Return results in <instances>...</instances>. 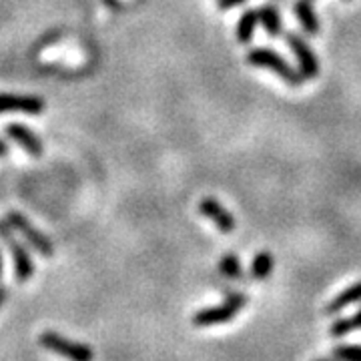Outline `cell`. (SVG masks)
Segmentation results:
<instances>
[{"label":"cell","mask_w":361,"mask_h":361,"mask_svg":"<svg viewBox=\"0 0 361 361\" xmlns=\"http://www.w3.org/2000/svg\"><path fill=\"white\" fill-rule=\"evenodd\" d=\"M0 277H2V253H0Z\"/></svg>","instance_id":"7402d4cb"},{"label":"cell","mask_w":361,"mask_h":361,"mask_svg":"<svg viewBox=\"0 0 361 361\" xmlns=\"http://www.w3.org/2000/svg\"><path fill=\"white\" fill-rule=\"evenodd\" d=\"M103 2L111 8V11H123V8H125V4H123L121 0H103Z\"/></svg>","instance_id":"d6986e66"},{"label":"cell","mask_w":361,"mask_h":361,"mask_svg":"<svg viewBox=\"0 0 361 361\" xmlns=\"http://www.w3.org/2000/svg\"><path fill=\"white\" fill-rule=\"evenodd\" d=\"M259 14V23L263 25L265 28V32L269 35V37H279L281 32H283V20H281V14L279 11L275 8V6H271V4H265V6H261L257 11Z\"/></svg>","instance_id":"7c38bea8"},{"label":"cell","mask_w":361,"mask_h":361,"mask_svg":"<svg viewBox=\"0 0 361 361\" xmlns=\"http://www.w3.org/2000/svg\"><path fill=\"white\" fill-rule=\"evenodd\" d=\"M293 11H295L299 25L303 26V30L311 37H315L319 32V18H317V13L310 0H297Z\"/></svg>","instance_id":"30bf717a"},{"label":"cell","mask_w":361,"mask_h":361,"mask_svg":"<svg viewBox=\"0 0 361 361\" xmlns=\"http://www.w3.org/2000/svg\"><path fill=\"white\" fill-rule=\"evenodd\" d=\"M247 63L251 66H257V68L273 71L289 87H301V82H303V77L299 75V71H297L295 66L289 65L281 54H277L271 49H265V47L251 49V51L247 52Z\"/></svg>","instance_id":"6da1fadb"},{"label":"cell","mask_w":361,"mask_h":361,"mask_svg":"<svg viewBox=\"0 0 361 361\" xmlns=\"http://www.w3.org/2000/svg\"><path fill=\"white\" fill-rule=\"evenodd\" d=\"M44 111V101L35 94H13L0 92V115L4 113H25V115H40Z\"/></svg>","instance_id":"52a82bcc"},{"label":"cell","mask_w":361,"mask_h":361,"mask_svg":"<svg viewBox=\"0 0 361 361\" xmlns=\"http://www.w3.org/2000/svg\"><path fill=\"white\" fill-rule=\"evenodd\" d=\"M6 223L13 227L14 231L20 233L25 237L26 243L32 247L35 251H39L40 255H44V257H52L54 255V245H52V241L49 239V235L39 231L20 211H8Z\"/></svg>","instance_id":"5b68a950"},{"label":"cell","mask_w":361,"mask_h":361,"mask_svg":"<svg viewBox=\"0 0 361 361\" xmlns=\"http://www.w3.org/2000/svg\"><path fill=\"white\" fill-rule=\"evenodd\" d=\"M8 295V291H6V287L4 285H0V307H2V303H4V299Z\"/></svg>","instance_id":"ffe728a7"},{"label":"cell","mask_w":361,"mask_h":361,"mask_svg":"<svg viewBox=\"0 0 361 361\" xmlns=\"http://www.w3.org/2000/svg\"><path fill=\"white\" fill-rule=\"evenodd\" d=\"M245 0H219V8L221 11H229V8H235L239 4H243Z\"/></svg>","instance_id":"ac0fdd59"},{"label":"cell","mask_w":361,"mask_h":361,"mask_svg":"<svg viewBox=\"0 0 361 361\" xmlns=\"http://www.w3.org/2000/svg\"><path fill=\"white\" fill-rule=\"evenodd\" d=\"M247 297L243 293H231L225 297V301L221 305L205 307V310L197 311L193 315V325L197 327H213V325H223L229 323L233 317H237V313L245 307Z\"/></svg>","instance_id":"7a4b0ae2"},{"label":"cell","mask_w":361,"mask_h":361,"mask_svg":"<svg viewBox=\"0 0 361 361\" xmlns=\"http://www.w3.org/2000/svg\"><path fill=\"white\" fill-rule=\"evenodd\" d=\"M334 355L339 361H361V345H339L334 349Z\"/></svg>","instance_id":"e0dca14e"},{"label":"cell","mask_w":361,"mask_h":361,"mask_svg":"<svg viewBox=\"0 0 361 361\" xmlns=\"http://www.w3.org/2000/svg\"><path fill=\"white\" fill-rule=\"evenodd\" d=\"M355 329H361V310L355 315H351V317L336 319V322L331 323V327H329V334L334 337H343L351 334V331H355Z\"/></svg>","instance_id":"9a60e30c"},{"label":"cell","mask_w":361,"mask_h":361,"mask_svg":"<svg viewBox=\"0 0 361 361\" xmlns=\"http://www.w3.org/2000/svg\"><path fill=\"white\" fill-rule=\"evenodd\" d=\"M199 213L205 215L209 221H213V225H215L221 233L235 231V217H233L225 207L221 205L217 199H211V197L203 199V201L199 203Z\"/></svg>","instance_id":"9c48e42d"},{"label":"cell","mask_w":361,"mask_h":361,"mask_svg":"<svg viewBox=\"0 0 361 361\" xmlns=\"http://www.w3.org/2000/svg\"><path fill=\"white\" fill-rule=\"evenodd\" d=\"M4 133H6L8 139H13L20 149H25L30 157H40L44 153L42 141H40L39 137L28 129L26 125H20V123H8V125L4 127Z\"/></svg>","instance_id":"ba28073f"},{"label":"cell","mask_w":361,"mask_h":361,"mask_svg":"<svg viewBox=\"0 0 361 361\" xmlns=\"http://www.w3.org/2000/svg\"><path fill=\"white\" fill-rule=\"evenodd\" d=\"M361 301V281L357 283L349 285L348 289H343L336 299H331L329 303H327V307H325V313L327 315H336L341 310H345L349 305H353V303H360Z\"/></svg>","instance_id":"8fae6325"},{"label":"cell","mask_w":361,"mask_h":361,"mask_svg":"<svg viewBox=\"0 0 361 361\" xmlns=\"http://www.w3.org/2000/svg\"><path fill=\"white\" fill-rule=\"evenodd\" d=\"M4 155H8V145L0 139V157H4Z\"/></svg>","instance_id":"44dd1931"},{"label":"cell","mask_w":361,"mask_h":361,"mask_svg":"<svg viewBox=\"0 0 361 361\" xmlns=\"http://www.w3.org/2000/svg\"><path fill=\"white\" fill-rule=\"evenodd\" d=\"M0 239L4 241V245L11 249L14 261V277L18 283H26L32 273H35V263H32V257L28 253V249L25 247V243H20L16 237H14L13 227L6 223V219L0 221Z\"/></svg>","instance_id":"3957f363"},{"label":"cell","mask_w":361,"mask_h":361,"mask_svg":"<svg viewBox=\"0 0 361 361\" xmlns=\"http://www.w3.org/2000/svg\"><path fill=\"white\" fill-rule=\"evenodd\" d=\"M259 23V14L257 11H245L241 14L239 23H237V40L241 44H249L253 40V35H255V28H257Z\"/></svg>","instance_id":"4fadbf2b"},{"label":"cell","mask_w":361,"mask_h":361,"mask_svg":"<svg viewBox=\"0 0 361 361\" xmlns=\"http://www.w3.org/2000/svg\"><path fill=\"white\" fill-rule=\"evenodd\" d=\"M39 343L44 349H49L52 353L65 357L66 361H92L94 353L89 345L78 343V341H71L65 336L56 334V331H44L40 334Z\"/></svg>","instance_id":"277c9868"},{"label":"cell","mask_w":361,"mask_h":361,"mask_svg":"<svg viewBox=\"0 0 361 361\" xmlns=\"http://www.w3.org/2000/svg\"><path fill=\"white\" fill-rule=\"evenodd\" d=\"M285 39H287L289 49L295 54L299 75L303 77V80H313V78L319 75V61H317L315 52L311 51L310 44L301 39L297 32H287Z\"/></svg>","instance_id":"8992f818"},{"label":"cell","mask_w":361,"mask_h":361,"mask_svg":"<svg viewBox=\"0 0 361 361\" xmlns=\"http://www.w3.org/2000/svg\"><path fill=\"white\" fill-rule=\"evenodd\" d=\"M271 271H273V255L269 251H259L257 255L253 257V263H251L253 279L265 281V279H269Z\"/></svg>","instance_id":"5bb4252c"},{"label":"cell","mask_w":361,"mask_h":361,"mask_svg":"<svg viewBox=\"0 0 361 361\" xmlns=\"http://www.w3.org/2000/svg\"><path fill=\"white\" fill-rule=\"evenodd\" d=\"M219 271L221 275H225L227 279H233V281L243 279V267H241V261L235 253L223 255V259L219 261Z\"/></svg>","instance_id":"2e32d148"},{"label":"cell","mask_w":361,"mask_h":361,"mask_svg":"<svg viewBox=\"0 0 361 361\" xmlns=\"http://www.w3.org/2000/svg\"><path fill=\"white\" fill-rule=\"evenodd\" d=\"M317 361H331V360H317Z\"/></svg>","instance_id":"603a6c76"}]
</instances>
